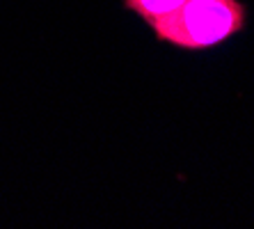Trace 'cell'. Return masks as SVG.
Here are the masks:
<instances>
[{"mask_svg":"<svg viewBox=\"0 0 254 229\" xmlns=\"http://www.w3.org/2000/svg\"><path fill=\"white\" fill-rule=\"evenodd\" d=\"M250 28V7L243 0H186L177 12L149 25L158 44L181 53H208Z\"/></svg>","mask_w":254,"mask_h":229,"instance_id":"1","label":"cell"},{"mask_svg":"<svg viewBox=\"0 0 254 229\" xmlns=\"http://www.w3.org/2000/svg\"><path fill=\"white\" fill-rule=\"evenodd\" d=\"M186 0H122V9L140 18L142 23L154 25L156 21L170 16L172 12H177Z\"/></svg>","mask_w":254,"mask_h":229,"instance_id":"2","label":"cell"}]
</instances>
